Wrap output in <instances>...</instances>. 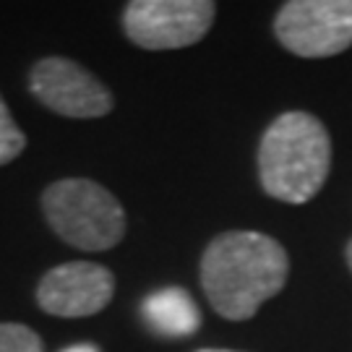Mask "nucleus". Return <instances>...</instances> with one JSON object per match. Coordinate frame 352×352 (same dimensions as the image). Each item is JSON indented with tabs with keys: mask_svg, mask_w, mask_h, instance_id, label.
Returning a JSON list of instances; mask_svg holds the SVG:
<instances>
[{
	"mask_svg": "<svg viewBox=\"0 0 352 352\" xmlns=\"http://www.w3.org/2000/svg\"><path fill=\"white\" fill-rule=\"evenodd\" d=\"M199 274L214 314L227 321H248L266 300L285 289L289 256L272 235L230 230L209 240Z\"/></svg>",
	"mask_w": 352,
	"mask_h": 352,
	"instance_id": "obj_1",
	"label": "nucleus"
},
{
	"mask_svg": "<svg viewBox=\"0 0 352 352\" xmlns=\"http://www.w3.org/2000/svg\"><path fill=\"white\" fill-rule=\"evenodd\" d=\"M256 162L266 196L285 204H305L327 183L331 136L316 115L289 110L264 131Z\"/></svg>",
	"mask_w": 352,
	"mask_h": 352,
	"instance_id": "obj_2",
	"label": "nucleus"
},
{
	"mask_svg": "<svg viewBox=\"0 0 352 352\" xmlns=\"http://www.w3.org/2000/svg\"><path fill=\"white\" fill-rule=\"evenodd\" d=\"M39 204L52 232L76 251H110L128 232L120 199L91 177H60L42 190Z\"/></svg>",
	"mask_w": 352,
	"mask_h": 352,
	"instance_id": "obj_3",
	"label": "nucleus"
},
{
	"mask_svg": "<svg viewBox=\"0 0 352 352\" xmlns=\"http://www.w3.org/2000/svg\"><path fill=\"white\" fill-rule=\"evenodd\" d=\"M212 0H131L123 8V34L149 52L183 50L201 42L214 24Z\"/></svg>",
	"mask_w": 352,
	"mask_h": 352,
	"instance_id": "obj_4",
	"label": "nucleus"
},
{
	"mask_svg": "<svg viewBox=\"0 0 352 352\" xmlns=\"http://www.w3.org/2000/svg\"><path fill=\"white\" fill-rule=\"evenodd\" d=\"M29 91L39 104L60 118L94 120L115 110L113 89L89 68L63 55H47L32 63Z\"/></svg>",
	"mask_w": 352,
	"mask_h": 352,
	"instance_id": "obj_5",
	"label": "nucleus"
},
{
	"mask_svg": "<svg viewBox=\"0 0 352 352\" xmlns=\"http://www.w3.org/2000/svg\"><path fill=\"white\" fill-rule=\"evenodd\" d=\"M274 37L298 58H334L352 47V0H289L274 16Z\"/></svg>",
	"mask_w": 352,
	"mask_h": 352,
	"instance_id": "obj_6",
	"label": "nucleus"
},
{
	"mask_svg": "<svg viewBox=\"0 0 352 352\" xmlns=\"http://www.w3.org/2000/svg\"><path fill=\"white\" fill-rule=\"evenodd\" d=\"M115 298V274L94 261H65L47 269L37 282L34 300L47 316L89 318Z\"/></svg>",
	"mask_w": 352,
	"mask_h": 352,
	"instance_id": "obj_7",
	"label": "nucleus"
},
{
	"mask_svg": "<svg viewBox=\"0 0 352 352\" xmlns=\"http://www.w3.org/2000/svg\"><path fill=\"white\" fill-rule=\"evenodd\" d=\"M141 316L151 331L170 340L190 337L201 327L199 305L183 287H162L149 292L141 302Z\"/></svg>",
	"mask_w": 352,
	"mask_h": 352,
	"instance_id": "obj_8",
	"label": "nucleus"
},
{
	"mask_svg": "<svg viewBox=\"0 0 352 352\" xmlns=\"http://www.w3.org/2000/svg\"><path fill=\"white\" fill-rule=\"evenodd\" d=\"M24 149H26V133L13 120L11 107L6 104L3 94H0V167H6L13 160H19L24 154Z\"/></svg>",
	"mask_w": 352,
	"mask_h": 352,
	"instance_id": "obj_9",
	"label": "nucleus"
},
{
	"mask_svg": "<svg viewBox=\"0 0 352 352\" xmlns=\"http://www.w3.org/2000/svg\"><path fill=\"white\" fill-rule=\"evenodd\" d=\"M0 352H45V342L26 324L0 321Z\"/></svg>",
	"mask_w": 352,
	"mask_h": 352,
	"instance_id": "obj_10",
	"label": "nucleus"
},
{
	"mask_svg": "<svg viewBox=\"0 0 352 352\" xmlns=\"http://www.w3.org/2000/svg\"><path fill=\"white\" fill-rule=\"evenodd\" d=\"M60 352H102V350L94 342H76V344H68V347Z\"/></svg>",
	"mask_w": 352,
	"mask_h": 352,
	"instance_id": "obj_11",
	"label": "nucleus"
},
{
	"mask_svg": "<svg viewBox=\"0 0 352 352\" xmlns=\"http://www.w3.org/2000/svg\"><path fill=\"white\" fill-rule=\"evenodd\" d=\"M347 266H350V272H352V240L347 243Z\"/></svg>",
	"mask_w": 352,
	"mask_h": 352,
	"instance_id": "obj_12",
	"label": "nucleus"
},
{
	"mask_svg": "<svg viewBox=\"0 0 352 352\" xmlns=\"http://www.w3.org/2000/svg\"><path fill=\"white\" fill-rule=\"evenodd\" d=\"M196 352H235V350H212V347H204V350H196Z\"/></svg>",
	"mask_w": 352,
	"mask_h": 352,
	"instance_id": "obj_13",
	"label": "nucleus"
}]
</instances>
